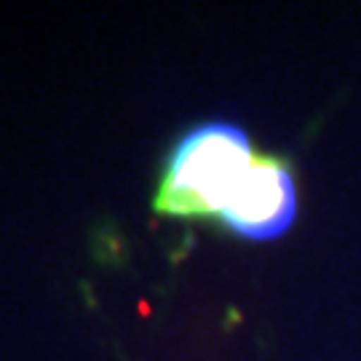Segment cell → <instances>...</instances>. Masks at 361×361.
I'll return each mask as SVG.
<instances>
[{
    "label": "cell",
    "mask_w": 361,
    "mask_h": 361,
    "mask_svg": "<svg viewBox=\"0 0 361 361\" xmlns=\"http://www.w3.org/2000/svg\"><path fill=\"white\" fill-rule=\"evenodd\" d=\"M252 161L255 153L241 126L228 121L195 126L169 155L155 212L171 217L222 214Z\"/></svg>",
    "instance_id": "1"
},
{
    "label": "cell",
    "mask_w": 361,
    "mask_h": 361,
    "mask_svg": "<svg viewBox=\"0 0 361 361\" xmlns=\"http://www.w3.org/2000/svg\"><path fill=\"white\" fill-rule=\"evenodd\" d=\"M219 217L241 238L271 241L284 235L297 217V188L289 164L271 155H255Z\"/></svg>",
    "instance_id": "2"
}]
</instances>
